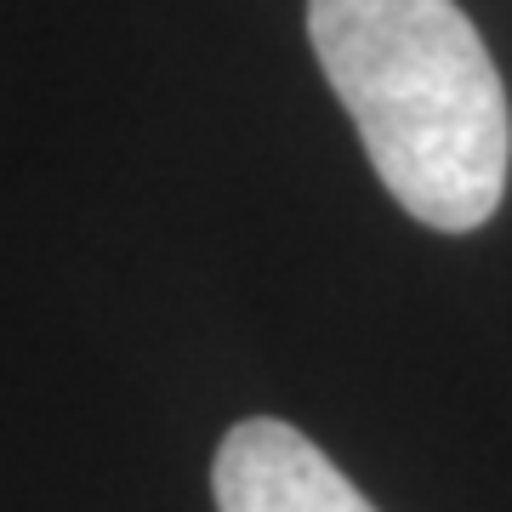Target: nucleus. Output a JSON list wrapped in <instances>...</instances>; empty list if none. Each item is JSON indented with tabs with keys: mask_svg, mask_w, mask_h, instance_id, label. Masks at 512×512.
<instances>
[{
	"mask_svg": "<svg viewBox=\"0 0 512 512\" xmlns=\"http://www.w3.org/2000/svg\"><path fill=\"white\" fill-rule=\"evenodd\" d=\"M308 40L393 200L439 234L495 217L512 109L456 0H308Z\"/></svg>",
	"mask_w": 512,
	"mask_h": 512,
	"instance_id": "nucleus-1",
	"label": "nucleus"
},
{
	"mask_svg": "<svg viewBox=\"0 0 512 512\" xmlns=\"http://www.w3.org/2000/svg\"><path fill=\"white\" fill-rule=\"evenodd\" d=\"M211 495L217 512H376L308 433L274 416L228 427L211 461Z\"/></svg>",
	"mask_w": 512,
	"mask_h": 512,
	"instance_id": "nucleus-2",
	"label": "nucleus"
}]
</instances>
